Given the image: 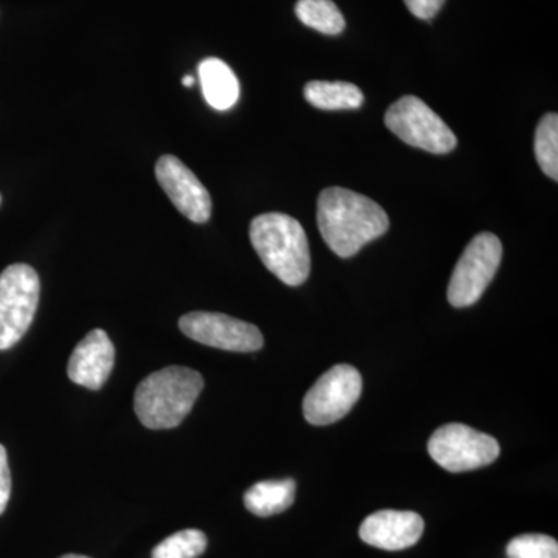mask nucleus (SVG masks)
<instances>
[{
  "label": "nucleus",
  "instance_id": "9d476101",
  "mask_svg": "<svg viewBox=\"0 0 558 558\" xmlns=\"http://www.w3.org/2000/svg\"><path fill=\"white\" fill-rule=\"evenodd\" d=\"M156 178L174 207L194 223L211 218V197L208 190L189 167L174 156H161L156 165Z\"/></svg>",
  "mask_w": 558,
  "mask_h": 558
},
{
  "label": "nucleus",
  "instance_id": "7ed1b4c3",
  "mask_svg": "<svg viewBox=\"0 0 558 558\" xmlns=\"http://www.w3.org/2000/svg\"><path fill=\"white\" fill-rule=\"evenodd\" d=\"M250 241L264 266L284 284H303L311 274L306 231L299 220L282 213H266L250 223Z\"/></svg>",
  "mask_w": 558,
  "mask_h": 558
},
{
  "label": "nucleus",
  "instance_id": "dca6fc26",
  "mask_svg": "<svg viewBox=\"0 0 558 558\" xmlns=\"http://www.w3.org/2000/svg\"><path fill=\"white\" fill-rule=\"evenodd\" d=\"M295 14L306 27L323 35H340L347 25L343 14L332 0H299Z\"/></svg>",
  "mask_w": 558,
  "mask_h": 558
},
{
  "label": "nucleus",
  "instance_id": "f3484780",
  "mask_svg": "<svg viewBox=\"0 0 558 558\" xmlns=\"http://www.w3.org/2000/svg\"><path fill=\"white\" fill-rule=\"evenodd\" d=\"M535 157L548 178L558 180V116L546 113L535 132Z\"/></svg>",
  "mask_w": 558,
  "mask_h": 558
},
{
  "label": "nucleus",
  "instance_id": "2eb2a0df",
  "mask_svg": "<svg viewBox=\"0 0 558 558\" xmlns=\"http://www.w3.org/2000/svg\"><path fill=\"white\" fill-rule=\"evenodd\" d=\"M304 98L323 110L359 109L365 101L355 84L343 81H311L304 87Z\"/></svg>",
  "mask_w": 558,
  "mask_h": 558
},
{
  "label": "nucleus",
  "instance_id": "5701e85b",
  "mask_svg": "<svg viewBox=\"0 0 558 558\" xmlns=\"http://www.w3.org/2000/svg\"><path fill=\"white\" fill-rule=\"evenodd\" d=\"M60 558H89V557L76 556V554H68V556H62Z\"/></svg>",
  "mask_w": 558,
  "mask_h": 558
},
{
  "label": "nucleus",
  "instance_id": "6e6552de",
  "mask_svg": "<svg viewBox=\"0 0 558 558\" xmlns=\"http://www.w3.org/2000/svg\"><path fill=\"white\" fill-rule=\"evenodd\" d=\"M362 376L354 366L326 371L303 400V414L312 425H330L347 416L362 395Z\"/></svg>",
  "mask_w": 558,
  "mask_h": 558
},
{
  "label": "nucleus",
  "instance_id": "ddd939ff",
  "mask_svg": "<svg viewBox=\"0 0 558 558\" xmlns=\"http://www.w3.org/2000/svg\"><path fill=\"white\" fill-rule=\"evenodd\" d=\"M199 81L205 101L216 110H229L240 100V81L230 65L219 58L201 62Z\"/></svg>",
  "mask_w": 558,
  "mask_h": 558
},
{
  "label": "nucleus",
  "instance_id": "6ab92c4d",
  "mask_svg": "<svg viewBox=\"0 0 558 558\" xmlns=\"http://www.w3.org/2000/svg\"><path fill=\"white\" fill-rule=\"evenodd\" d=\"M509 558H558L557 539L543 534H524L510 539Z\"/></svg>",
  "mask_w": 558,
  "mask_h": 558
},
{
  "label": "nucleus",
  "instance_id": "4468645a",
  "mask_svg": "<svg viewBox=\"0 0 558 558\" xmlns=\"http://www.w3.org/2000/svg\"><path fill=\"white\" fill-rule=\"evenodd\" d=\"M295 481H260L248 488L244 505L256 517H271L284 512L295 501Z\"/></svg>",
  "mask_w": 558,
  "mask_h": 558
},
{
  "label": "nucleus",
  "instance_id": "0eeeda50",
  "mask_svg": "<svg viewBox=\"0 0 558 558\" xmlns=\"http://www.w3.org/2000/svg\"><path fill=\"white\" fill-rule=\"evenodd\" d=\"M429 457L447 472L486 468L499 457L498 440L464 424H447L428 440Z\"/></svg>",
  "mask_w": 558,
  "mask_h": 558
},
{
  "label": "nucleus",
  "instance_id": "39448f33",
  "mask_svg": "<svg viewBox=\"0 0 558 558\" xmlns=\"http://www.w3.org/2000/svg\"><path fill=\"white\" fill-rule=\"evenodd\" d=\"M385 124L407 145L428 153H451L458 145L457 135L438 113L413 95L399 98L395 105L389 106L385 113Z\"/></svg>",
  "mask_w": 558,
  "mask_h": 558
},
{
  "label": "nucleus",
  "instance_id": "f8f14e48",
  "mask_svg": "<svg viewBox=\"0 0 558 558\" xmlns=\"http://www.w3.org/2000/svg\"><path fill=\"white\" fill-rule=\"evenodd\" d=\"M116 365V348L108 333L94 329L84 337L70 355L68 374L73 384L94 389L102 388Z\"/></svg>",
  "mask_w": 558,
  "mask_h": 558
},
{
  "label": "nucleus",
  "instance_id": "20e7f679",
  "mask_svg": "<svg viewBox=\"0 0 558 558\" xmlns=\"http://www.w3.org/2000/svg\"><path fill=\"white\" fill-rule=\"evenodd\" d=\"M39 295L38 274L28 264H13L0 274V351L13 348L31 329Z\"/></svg>",
  "mask_w": 558,
  "mask_h": 558
},
{
  "label": "nucleus",
  "instance_id": "aec40b11",
  "mask_svg": "<svg viewBox=\"0 0 558 558\" xmlns=\"http://www.w3.org/2000/svg\"><path fill=\"white\" fill-rule=\"evenodd\" d=\"M11 495V473L5 447L0 444V515L5 512Z\"/></svg>",
  "mask_w": 558,
  "mask_h": 558
},
{
  "label": "nucleus",
  "instance_id": "f03ea898",
  "mask_svg": "<svg viewBox=\"0 0 558 558\" xmlns=\"http://www.w3.org/2000/svg\"><path fill=\"white\" fill-rule=\"evenodd\" d=\"M204 389V377L186 366H168L149 374L135 389V414L146 428L179 427Z\"/></svg>",
  "mask_w": 558,
  "mask_h": 558
},
{
  "label": "nucleus",
  "instance_id": "9b49d317",
  "mask_svg": "<svg viewBox=\"0 0 558 558\" xmlns=\"http://www.w3.org/2000/svg\"><path fill=\"white\" fill-rule=\"evenodd\" d=\"M424 520L410 510H379L363 521L360 538L384 550L409 549L424 534Z\"/></svg>",
  "mask_w": 558,
  "mask_h": 558
},
{
  "label": "nucleus",
  "instance_id": "1a4fd4ad",
  "mask_svg": "<svg viewBox=\"0 0 558 558\" xmlns=\"http://www.w3.org/2000/svg\"><path fill=\"white\" fill-rule=\"evenodd\" d=\"M179 328L189 339L223 351L255 352L264 344L263 333L255 325L216 312L183 315Z\"/></svg>",
  "mask_w": 558,
  "mask_h": 558
},
{
  "label": "nucleus",
  "instance_id": "423d86ee",
  "mask_svg": "<svg viewBox=\"0 0 558 558\" xmlns=\"http://www.w3.org/2000/svg\"><path fill=\"white\" fill-rule=\"evenodd\" d=\"M502 258V245L495 234H476L451 274L449 301L453 307H469L481 299L497 274Z\"/></svg>",
  "mask_w": 558,
  "mask_h": 558
},
{
  "label": "nucleus",
  "instance_id": "f257e3e1",
  "mask_svg": "<svg viewBox=\"0 0 558 558\" xmlns=\"http://www.w3.org/2000/svg\"><path fill=\"white\" fill-rule=\"evenodd\" d=\"M317 223L323 240L340 258H351L389 229L388 215L379 204L340 186L319 194Z\"/></svg>",
  "mask_w": 558,
  "mask_h": 558
},
{
  "label": "nucleus",
  "instance_id": "b1692460",
  "mask_svg": "<svg viewBox=\"0 0 558 558\" xmlns=\"http://www.w3.org/2000/svg\"><path fill=\"white\" fill-rule=\"evenodd\" d=\"M0 201H2V197H0Z\"/></svg>",
  "mask_w": 558,
  "mask_h": 558
},
{
  "label": "nucleus",
  "instance_id": "a211bd4d",
  "mask_svg": "<svg viewBox=\"0 0 558 558\" xmlns=\"http://www.w3.org/2000/svg\"><path fill=\"white\" fill-rule=\"evenodd\" d=\"M207 537L197 529H185L165 538L153 550V558H197L207 549Z\"/></svg>",
  "mask_w": 558,
  "mask_h": 558
},
{
  "label": "nucleus",
  "instance_id": "4be33fe9",
  "mask_svg": "<svg viewBox=\"0 0 558 558\" xmlns=\"http://www.w3.org/2000/svg\"><path fill=\"white\" fill-rule=\"evenodd\" d=\"M182 84H183V86H185V87H193V84H194V76H191V75H185V76H183V78H182Z\"/></svg>",
  "mask_w": 558,
  "mask_h": 558
},
{
  "label": "nucleus",
  "instance_id": "412c9836",
  "mask_svg": "<svg viewBox=\"0 0 558 558\" xmlns=\"http://www.w3.org/2000/svg\"><path fill=\"white\" fill-rule=\"evenodd\" d=\"M411 13L422 21H429L439 13L446 0H403Z\"/></svg>",
  "mask_w": 558,
  "mask_h": 558
}]
</instances>
